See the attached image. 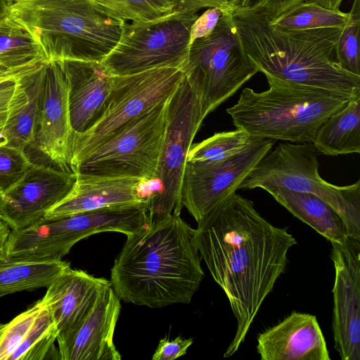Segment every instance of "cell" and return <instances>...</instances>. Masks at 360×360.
I'll use <instances>...</instances> for the list:
<instances>
[{"instance_id": "cell-1", "label": "cell", "mask_w": 360, "mask_h": 360, "mask_svg": "<svg viewBox=\"0 0 360 360\" xmlns=\"http://www.w3.org/2000/svg\"><path fill=\"white\" fill-rule=\"evenodd\" d=\"M197 223L195 241L200 255L236 319V334L224 354L226 358L244 342L262 304L285 269L289 250L297 242L236 192Z\"/></svg>"}, {"instance_id": "cell-2", "label": "cell", "mask_w": 360, "mask_h": 360, "mask_svg": "<svg viewBox=\"0 0 360 360\" xmlns=\"http://www.w3.org/2000/svg\"><path fill=\"white\" fill-rule=\"evenodd\" d=\"M204 276L195 229L172 214L127 236L110 282L120 300L159 308L188 304Z\"/></svg>"}, {"instance_id": "cell-3", "label": "cell", "mask_w": 360, "mask_h": 360, "mask_svg": "<svg viewBox=\"0 0 360 360\" xmlns=\"http://www.w3.org/2000/svg\"><path fill=\"white\" fill-rule=\"evenodd\" d=\"M229 11L243 49L266 77L360 97V76L337 62L342 28L287 30L255 10L233 6Z\"/></svg>"}, {"instance_id": "cell-4", "label": "cell", "mask_w": 360, "mask_h": 360, "mask_svg": "<svg viewBox=\"0 0 360 360\" xmlns=\"http://www.w3.org/2000/svg\"><path fill=\"white\" fill-rule=\"evenodd\" d=\"M8 15L40 44L48 60L102 62L117 44L125 21L94 0H28Z\"/></svg>"}, {"instance_id": "cell-5", "label": "cell", "mask_w": 360, "mask_h": 360, "mask_svg": "<svg viewBox=\"0 0 360 360\" xmlns=\"http://www.w3.org/2000/svg\"><path fill=\"white\" fill-rule=\"evenodd\" d=\"M266 79L267 90L256 92L245 88L238 101L226 109L236 127L252 137L312 143L326 119L352 99L322 89Z\"/></svg>"}, {"instance_id": "cell-6", "label": "cell", "mask_w": 360, "mask_h": 360, "mask_svg": "<svg viewBox=\"0 0 360 360\" xmlns=\"http://www.w3.org/2000/svg\"><path fill=\"white\" fill-rule=\"evenodd\" d=\"M319 154L312 143H279L263 155L238 189L280 187L314 194L338 213L349 236L360 239V181L343 186L326 181L319 173Z\"/></svg>"}, {"instance_id": "cell-7", "label": "cell", "mask_w": 360, "mask_h": 360, "mask_svg": "<svg viewBox=\"0 0 360 360\" xmlns=\"http://www.w3.org/2000/svg\"><path fill=\"white\" fill-rule=\"evenodd\" d=\"M182 72L200 100L204 119L259 72L242 46L229 10L210 35L190 45Z\"/></svg>"}, {"instance_id": "cell-8", "label": "cell", "mask_w": 360, "mask_h": 360, "mask_svg": "<svg viewBox=\"0 0 360 360\" xmlns=\"http://www.w3.org/2000/svg\"><path fill=\"white\" fill-rule=\"evenodd\" d=\"M168 98L127 122L72 171L91 176L137 178L153 185L166 129Z\"/></svg>"}, {"instance_id": "cell-9", "label": "cell", "mask_w": 360, "mask_h": 360, "mask_svg": "<svg viewBox=\"0 0 360 360\" xmlns=\"http://www.w3.org/2000/svg\"><path fill=\"white\" fill-rule=\"evenodd\" d=\"M198 11H175L145 22L123 25L120 39L102 60L113 76L162 68L182 70L188 55L191 27Z\"/></svg>"}, {"instance_id": "cell-10", "label": "cell", "mask_w": 360, "mask_h": 360, "mask_svg": "<svg viewBox=\"0 0 360 360\" xmlns=\"http://www.w3.org/2000/svg\"><path fill=\"white\" fill-rule=\"evenodd\" d=\"M204 118L200 100L183 74L169 97L167 123L157 170V188L146 201L151 222L180 215L181 190L187 155Z\"/></svg>"}, {"instance_id": "cell-11", "label": "cell", "mask_w": 360, "mask_h": 360, "mask_svg": "<svg viewBox=\"0 0 360 360\" xmlns=\"http://www.w3.org/2000/svg\"><path fill=\"white\" fill-rule=\"evenodd\" d=\"M182 77V70L172 68L114 76L112 89L101 117L84 133L73 134L70 159L71 170L127 122L169 98Z\"/></svg>"}, {"instance_id": "cell-12", "label": "cell", "mask_w": 360, "mask_h": 360, "mask_svg": "<svg viewBox=\"0 0 360 360\" xmlns=\"http://www.w3.org/2000/svg\"><path fill=\"white\" fill-rule=\"evenodd\" d=\"M276 140L255 138L238 153L219 162L186 161L181 204L197 222L233 192Z\"/></svg>"}, {"instance_id": "cell-13", "label": "cell", "mask_w": 360, "mask_h": 360, "mask_svg": "<svg viewBox=\"0 0 360 360\" xmlns=\"http://www.w3.org/2000/svg\"><path fill=\"white\" fill-rule=\"evenodd\" d=\"M330 243L335 349L342 360H360V239L348 236Z\"/></svg>"}, {"instance_id": "cell-14", "label": "cell", "mask_w": 360, "mask_h": 360, "mask_svg": "<svg viewBox=\"0 0 360 360\" xmlns=\"http://www.w3.org/2000/svg\"><path fill=\"white\" fill-rule=\"evenodd\" d=\"M77 174L33 163L22 178L0 194V216L11 230L25 228L41 218L72 191Z\"/></svg>"}, {"instance_id": "cell-15", "label": "cell", "mask_w": 360, "mask_h": 360, "mask_svg": "<svg viewBox=\"0 0 360 360\" xmlns=\"http://www.w3.org/2000/svg\"><path fill=\"white\" fill-rule=\"evenodd\" d=\"M73 134L66 76L60 61L48 60L37 129L32 144L59 169L72 171L70 159Z\"/></svg>"}, {"instance_id": "cell-16", "label": "cell", "mask_w": 360, "mask_h": 360, "mask_svg": "<svg viewBox=\"0 0 360 360\" xmlns=\"http://www.w3.org/2000/svg\"><path fill=\"white\" fill-rule=\"evenodd\" d=\"M120 309V299L110 285L81 323L57 340L60 359L120 360L113 341Z\"/></svg>"}, {"instance_id": "cell-17", "label": "cell", "mask_w": 360, "mask_h": 360, "mask_svg": "<svg viewBox=\"0 0 360 360\" xmlns=\"http://www.w3.org/2000/svg\"><path fill=\"white\" fill-rule=\"evenodd\" d=\"M68 84L70 123L74 134L92 127L103 115L114 76L101 62L79 60L60 61Z\"/></svg>"}, {"instance_id": "cell-18", "label": "cell", "mask_w": 360, "mask_h": 360, "mask_svg": "<svg viewBox=\"0 0 360 360\" xmlns=\"http://www.w3.org/2000/svg\"><path fill=\"white\" fill-rule=\"evenodd\" d=\"M257 352L262 360H330L316 317L297 311L259 333Z\"/></svg>"}, {"instance_id": "cell-19", "label": "cell", "mask_w": 360, "mask_h": 360, "mask_svg": "<svg viewBox=\"0 0 360 360\" xmlns=\"http://www.w3.org/2000/svg\"><path fill=\"white\" fill-rule=\"evenodd\" d=\"M110 281L66 266L47 287L42 298L51 311L58 335L70 333L92 309Z\"/></svg>"}, {"instance_id": "cell-20", "label": "cell", "mask_w": 360, "mask_h": 360, "mask_svg": "<svg viewBox=\"0 0 360 360\" xmlns=\"http://www.w3.org/2000/svg\"><path fill=\"white\" fill-rule=\"evenodd\" d=\"M148 184L132 177L77 174L72 191L45 217L69 215L112 206L146 204L143 195L145 187Z\"/></svg>"}, {"instance_id": "cell-21", "label": "cell", "mask_w": 360, "mask_h": 360, "mask_svg": "<svg viewBox=\"0 0 360 360\" xmlns=\"http://www.w3.org/2000/svg\"><path fill=\"white\" fill-rule=\"evenodd\" d=\"M15 75V87L8 105V116L0 129V146L25 151L32 144L41 110L46 63Z\"/></svg>"}, {"instance_id": "cell-22", "label": "cell", "mask_w": 360, "mask_h": 360, "mask_svg": "<svg viewBox=\"0 0 360 360\" xmlns=\"http://www.w3.org/2000/svg\"><path fill=\"white\" fill-rule=\"evenodd\" d=\"M295 217L331 242L342 243L349 236L338 213L316 195L284 188L265 189Z\"/></svg>"}, {"instance_id": "cell-23", "label": "cell", "mask_w": 360, "mask_h": 360, "mask_svg": "<svg viewBox=\"0 0 360 360\" xmlns=\"http://www.w3.org/2000/svg\"><path fill=\"white\" fill-rule=\"evenodd\" d=\"M48 60L34 37L9 15L0 18V76L13 77Z\"/></svg>"}, {"instance_id": "cell-24", "label": "cell", "mask_w": 360, "mask_h": 360, "mask_svg": "<svg viewBox=\"0 0 360 360\" xmlns=\"http://www.w3.org/2000/svg\"><path fill=\"white\" fill-rule=\"evenodd\" d=\"M312 143L319 153L336 156L360 153V97L328 117Z\"/></svg>"}, {"instance_id": "cell-25", "label": "cell", "mask_w": 360, "mask_h": 360, "mask_svg": "<svg viewBox=\"0 0 360 360\" xmlns=\"http://www.w3.org/2000/svg\"><path fill=\"white\" fill-rule=\"evenodd\" d=\"M68 265L62 259L2 257L0 259V297L19 291L47 288Z\"/></svg>"}, {"instance_id": "cell-26", "label": "cell", "mask_w": 360, "mask_h": 360, "mask_svg": "<svg viewBox=\"0 0 360 360\" xmlns=\"http://www.w3.org/2000/svg\"><path fill=\"white\" fill-rule=\"evenodd\" d=\"M58 335L51 311L44 301L43 307L30 327L23 342L9 360H39L50 359L51 355L57 358L55 356H59V352L56 351L54 343Z\"/></svg>"}, {"instance_id": "cell-27", "label": "cell", "mask_w": 360, "mask_h": 360, "mask_svg": "<svg viewBox=\"0 0 360 360\" xmlns=\"http://www.w3.org/2000/svg\"><path fill=\"white\" fill-rule=\"evenodd\" d=\"M348 13L332 10L312 2H302L283 13L271 22L283 29L307 30L320 27L342 28Z\"/></svg>"}, {"instance_id": "cell-28", "label": "cell", "mask_w": 360, "mask_h": 360, "mask_svg": "<svg viewBox=\"0 0 360 360\" xmlns=\"http://www.w3.org/2000/svg\"><path fill=\"white\" fill-rule=\"evenodd\" d=\"M256 137L241 129L215 133L202 141L191 146L187 161L212 162L227 159L245 148Z\"/></svg>"}, {"instance_id": "cell-29", "label": "cell", "mask_w": 360, "mask_h": 360, "mask_svg": "<svg viewBox=\"0 0 360 360\" xmlns=\"http://www.w3.org/2000/svg\"><path fill=\"white\" fill-rule=\"evenodd\" d=\"M115 17L127 22L158 19L174 11V0H94Z\"/></svg>"}, {"instance_id": "cell-30", "label": "cell", "mask_w": 360, "mask_h": 360, "mask_svg": "<svg viewBox=\"0 0 360 360\" xmlns=\"http://www.w3.org/2000/svg\"><path fill=\"white\" fill-rule=\"evenodd\" d=\"M360 0H354L335 49L337 62L345 71L360 76Z\"/></svg>"}, {"instance_id": "cell-31", "label": "cell", "mask_w": 360, "mask_h": 360, "mask_svg": "<svg viewBox=\"0 0 360 360\" xmlns=\"http://www.w3.org/2000/svg\"><path fill=\"white\" fill-rule=\"evenodd\" d=\"M44 304L41 299L4 326L0 337V360H9L23 342L26 334Z\"/></svg>"}, {"instance_id": "cell-32", "label": "cell", "mask_w": 360, "mask_h": 360, "mask_svg": "<svg viewBox=\"0 0 360 360\" xmlns=\"http://www.w3.org/2000/svg\"><path fill=\"white\" fill-rule=\"evenodd\" d=\"M32 164L25 150L0 146V194L18 182Z\"/></svg>"}, {"instance_id": "cell-33", "label": "cell", "mask_w": 360, "mask_h": 360, "mask_svg": "<svg viewBox=\"0 0 360 360\" xmlns=\"http://www.w3.org/2000/svg\"><path fill=\"white\" fill-rule=\"evenodd\" d=\"M307 0H243L242 8L264 13L271 21Z\"/></svg>"}, {"instance_id": "cell-34", "label": "cell", "mask_w": 360, "mask_h": 360, "mask_svg": "<svg viewBox=\"0 0 360 360\" xmlns=\"http://www.w3.org/2000/svg\"><path fill=\"white\" fill-rule=\"evenodd\" d=\"M192 338L176 337L169 340L167 337L161 339L154 354L153 360H173L186 354L187 349L192 345Z\"/></svg>"}, {"instance_id": "cell-35", "label": "cell", "mask_w": 360, "mask_h": 360, "mask_svg": "<svg viewBox=\"0 0 360 360\" xmlns=\"http://www.w3.org/2000/svg\"><path fill=\"white\" fill-rule=\"evenodd\" d=\"M225 11L219 8H208L196 18L191 27L190 45L196 39L210 35Z\"/></svg>"}, {"instance_id": "cell-36", "label": "cell", "mask_w": 360, "mask_h": 360, "mask_svg": "<svg viewBox=\"0 0 360 360\" xmlns=\"http://www.w3.org/2000/svg\"><path fill=\"white\" fill-rule=\"evenodd\" d=\"M243 0H174L175 11H198L204 8H219L223 11L240 5Z\"/></svg>"}, {"instance_id": "cell-37", "label": "cell", "mask_w": 360, "mask_h": 360, "mask_svg": "<svg viewBox=\"0 0 360 360\" xmlns=\"http://www.w3.org/2000/svg\"><path fill=\"white\" fill-rule=\"evenodd\" d=\"M15 76L0 82V129L8 116V105L15 87Z\"/></svg>"}, {"instance_id": "cell-38", "label": "cell", "mask_w": 360, "mask_h": 360, "mask_svg": "<svg viewBox=\"0 0 360 360\" xmlns=\"http://www.w3.org/2000/svg\"><path fill=\"white\" fill-rule=\"evenodd\" d=\"M10 233V228L3 221H0V247L4 246Z\"/></svg>"}, {"instance_id": "cell-39", "label": "cell", "mask_w": 360, "mask_h": 360, "mask_svg": "<svg viewBox=\"0 0 360 360\" xmlns=\"http://www.w3.org/2000/svg\"><path fill=\"white\" fill-rule=\"evenodd\" d=\"M9 7L8 0H0V18L8 15Z\"/></svg>"}, {"instance_id": "cell-40", "label": "cell", "mask_w": 360, "mask_h": 360, "mask_svg": "<svg viewBox=\"0 0 360 360\" xmlns=\"http://www.w3.org/2000/svg\"><path fill=\"white\" fill-rule=\"evenodd\" d=\"M4 257V246L0 247V259Z\"/></svg>"}, {"instance_id": "cell-41", "label": "cell", "mask_w": 360, "mask_h": 360, "mask_svg": "<svg viewBox=\"0 0 360 360\" xmlns=\"http://www.w3.org/2000/svg\"><path fill=\"white\" fill-rule=\"evenodd\" d=\"M8 77H1L0 76V82L8 78Z\"/></svg>"}, {"instance_id": "cell-42", "label": "cell", "mask_w": 360, "mask_h": 360, "mask_svg": "<svg viewBox=\"0 0 360 360\" xmlns=\"http://www.w3.org/2000/svg\"><path fill=\"white\" fill-rule=\"evenodd\" d=\"M4 325H0V337Z\"/></svg>"}, {"instance_id": "cell-43", "label": "cell", "mask_w": 360, "mask_h": 360, "mask_svg": "<svg viewBox=\"0 0 360 360\" xmlns=\"http://www.w3.org/2000/svg\"><path fill=\"white\" fill-rule=\"evenodd\" d=\"M28 0H15V2H22Z\"/></svg>"}, {"instance_id": "cell-44", "label": "cell", "mask_w": 360, "mask_h": 360, "mask_svg": "<svg viewBox=\"0 0 360 360\" xmlns=\"http://www.w3.org/2000/svg\"><path fill=\"white\" fill-rule=\"evenodd\" d=\"M2 221V220L1 219V216H0V221Z\"/></svg>"}]
</instances>
